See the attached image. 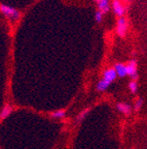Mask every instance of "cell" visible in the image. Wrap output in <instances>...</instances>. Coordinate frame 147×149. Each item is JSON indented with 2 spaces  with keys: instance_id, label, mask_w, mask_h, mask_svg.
I'll return each mask as SVG.
<instances>
[{
  "instance_id": "cell-8",
  "label": "cell",
  "mask_w": 147,
  "mask_h": 149,
  "mask_svg": "<svg viewBox=\"0 0 147 149\" xmlns=\"http://www.w3.org/2000/svg\"><path fill=\"white\" fill-rule=\"evenodd\" d=\"M116 108L118 111L122 112V114L126 115V116L132 113V107L130 105H128V104H126V102H118L116 105Z\"/></svg>"
},
{
  "instance_id": "cell-11",
  "label": "cell",
  "mask_w": 147,
  "mask_h": 149,
  "mask_svg": "<svg viewBox=\"0 0 147 149\" xmlns=\"http://www.w3.org/2000/svg\"><path fill=\"white\" fill-rule=\"evenodd\" d=\"M66 116V111L65 110H58L55 111L53 113H51V117L54 119H60V118H64Z\"/></svg>"
},
{
  "instance_id": "cell-7",
  "label": "cell",
  "mask_w": 147,
  "mask_h": 149,
  "mask_svg": "<svg viewBox=\"0 0 147 149\" xmlns=\"http://www.w3.org/2000/svg\"><path fill=\"white\" fill-rule=\"evenodd\" d=\"M98 10L101 13L102 15H106L110 10V2L109 0H102L100 2H98Z\"/></svg>"
},
{
  "instance_id": "cell-14",
  "label": "cell",
  "mask_w": 147,
  "mask_h": 149,
  "mask_svg": "<svg viewBox=\"0 0 147 149\" xmlns=\"http://www.w3.org/2000/svg\"><path fill=\"white\" fill-rule=\"evenodd\" d=\"M143 100L142 98H138V100H136V102H135V106H134V108H135V111H137V112H139L141 110V108H142V106H143Z\"/></svg>"
},
{
  "instance_id": "cell-12",
  "label": "cell",
  "mask_w": 147,
  "mask_h": 149,
  "mask_svg": "<svg viewBox=\"0 0 147 149\" xmlns=\"http://www.w3.org/2000/svg\"><path fill=\"white\" fill-rule=\"evenodd\" d=\"M89 112H90V108H87V109L83 110V111L81 112L80 114H79L77 116V119H76V120H77V122H81V121H82L83 119H84L85 117H87V115L89 114Z\"/></svg>"
},
{
  "instance_id": "cell-10",
  "label": "cell",
  "mask_w": 147,
  "mask_h": 149,
  "mask_svg": "<svg viewBox=\"0 0 147 149\" xmlns=\"http://www.w3.org/2000/svg\"><path fill=\"white\" fill-rule=\"evenodd\" d=\"M110 86L108 83H106L104 80H100L98 83H97V86H96V89L98 92H103V91H106L107 88Z\"/></svg>"
},
{
  "instance_id": "cell-1",
  "label": "cell",
  "mask_w": 147,
  "mask_h": 149,
  "mask_svg": "<svg viewBox=\"0 0 147 149\" xmlns=\"http://www.w3.org/2000/svg\"><path fill=\"white\" fill-rule=\"evenodd\" d=\"M0 12L5 18H7L9 21L16 22L19 21V19L21 17V13L19 12L18 9H16L12 6H8L5 4H0Z\"/></svg>"
},
{
  "instance_id": "cell-3",
  "label": "cell",
  "mask_w": 147,
  "mask_h": 149,
  "mask_svg": "<svg viewBox=\"0 0 147 149\" xmlns=\"http://www.w3.org/2000/svg\"><path fill=\"white\" fill-rule=\"evenodd\" d=\"M126 29H128L126 19L124 17H120L118 20H117V28H116L117 35L120 37H124L126 34Z\"/></svg>"
},
{
  "instance_id": "cell-2",
  "label": "cell",
  "mask_w": 147,
  "mask_h": 149,
  "mask_svg": "<svg viewBox=\"0 0 147 149\" xmlns=\"http://www.w3.org/2000/svg\"><path fill=\"white\" fill-rule=\"evenodd\" d=\"M126 76H130L133 81H137L138 79V72H137V62L136 60H130L126 64Z\"/></svg>"
},
{
  "instance_id": "cell-6",
  "label": "cell",
  "mask_w": 147,
  "mask_h": 149,
  "mask_svg": "<svg viewBox=\"0 0 147 149\" xmlns=\"http://www.w3.org/2000/svg\"><path fill=\"white\" fill-rule=\"evenodd\" d=\"M114 70L116 72V76L120 78H124L126 77V68L124 63H115L114 65Z\"/></svg>"
},
{
  "instance_id": "cell-16",
  "label": "cell",
  "mask_w": 147,
  "mask_h": 149,
  "mask_svg": "<svg viewBox=\"0 0 147 149\" xmlns=\"http://www.w3.org/2000/svg\"><path fill=\"white\" fill-rule=\"evenodd\" d=\"M95 1H96V2L98 3V2H100V1H102V0H95Z\"/></svg>"
},
{
  "instance_id": "cell-13",
  "label": "cell",
  "mask_w": 147,
  "mask_h": 149,
  "mask_svg": "<svg viewBox=\"0 0 147 149\" xmlns=\"http://www.w3.org/2000/svg\"><path fill=\"white\" fill-rule=\"evenodd\" d=\"M129 88L131 90L132 93H136L137 89H138V84H137V81H133L132 80L131 82L129 83Z\"/></svg>"
},
{
  "instance_id": "cell-15",
  "label": "cell",
  "mask_w": 147,
  "mask_h": 149,
  "mask_svg": "<svg viewBox=\"0 0 147 149\" xmlns=\"http://www.w3.org/2000/svg\"><path fill=\"white\" fill-rule=\"evenodd\" d=\"M103 16L104 15H102L99 10H97L96 14H95V20H96L97 23H102V21H103Z\"/></svg>"
},
{
  "instance_id": "cell-5",
  "label": "cell",
  "mask_w": 147,
  "mask_h": 149,
  "mask_svg": "<svg viewBox=\"0 0 147 149\" xmlns=\"http://www.w3.org/2000/svg\"><path fill=\"white\" fill-rule=\"evenodd\" d=\"M112 8H113L114 14L116 15L117 17H124V10H126V9H124V6L122 5L120 0H113Z\"/></svg>"
},
{
  "instance_id": "cell-9",
  "label": "cell",
  "mask_w": 147,
  "mask_h": 149,
  "mask_svg": "<svg viewBox=\"0 0 147 149\" xmlns=\"http://www.w3.org/2000/svg\"><path fill=\"white\" fill-rule=\"evenodd\" d=\"M12 112V107L10 105H6L4 106V108L2 109V111L0 112V119L3 120V119L7 118L8 116H10Z\"/></svg>"
},
{
  "instance_id": "cell-4",
  "label": "cell",
  "mask_w": 147,
  "mask_h": 149,
  "mask_svg": "<svg viewBox=\"0 0 147 149\" xmlns=\"http://www.w3.org/2000/svg\"><path fill=\"white\" fill-rule=\"evenodd\" d=\"M117 78L116 72H115L114 68H107L105 72H103V79L106 83H108L109 85L112 84V82L115 81V79Z\"/></svg>"
}]
</instances>
